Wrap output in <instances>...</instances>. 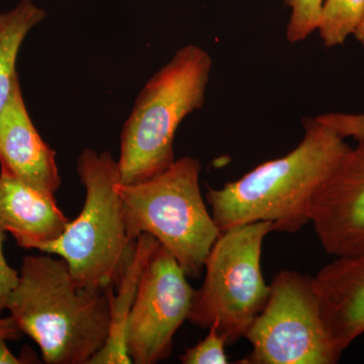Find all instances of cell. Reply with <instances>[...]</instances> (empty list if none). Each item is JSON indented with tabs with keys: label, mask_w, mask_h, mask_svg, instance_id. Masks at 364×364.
<instances>
[{
	"label": "cell",
	"mask_w": 364,
	"mask_h": 364,
	"mask_svg": "<svg viewBox=\"0 0 364 364\" xmlns=\"http://www.w3.org/2000/svg\"><path fill=\"white\" fill-rule=\"evenodd\" d=\"M0 165L1 171L46 196H55L61 186L56 152L33 126L18 79L0 112Z\"/></svg>",
	"instance_id": "30bf717a"
},
{
	"label": "cell",
	"mask_w": 364,
	"mask_h": 364,
	"mask_svg": "<svg viewBox=\"0 0 364 364\" xmlns=\"http://www.w3.org/2000/svg\"><path fill=\"white\" fill-rule=\"evenodd\" d=\"M364 18V0H323L317 32L325 47L343 45Z\"/></svg>",
	"instance_id": "9a60e30c"
},
{
	"label": "cell",
	"mask_w": 364,
	"mask_h": 364,
	"mask_svg": "<svg viewBox=\"0 0 364 364\" xmlns=\"http://www.w3.org/2000/svg\"><path fill=\"white\" fill-rule=\"evenodd\" d=\"M226 339L218 331L217 326L208 328L205 338L198 342L195 346L186 348L181 356L183 364H228Z\"/></svg>",
	"instance_id": "e0dca14e"
},
{
	"label": "cell",
	"mask_w": 364,
	"mask_h": 364,
	"mask_svg": "<svg viewBox=\"0 0 364 364\" xmlns=\"http://www.w3.org/2000/svg\"><path fill=\"white\" fill-rule=\"evenodd\" d=\"M322 2L323 0H286L291 9L287 28L289 43L303 42L317 31Z\"/></svg>",
	"instance_id": "2e32d148"
},
{
	"label": "cell",
	"mask_w": 364,
	"mask_h": 364,
	"mask_svg": "<svg viewBox=\"0 0 364 364\" xmlns=\"http://www.w3.org/2000/svg\"><path fill=\"white\" fill-rule=\"evenodd\" d=\"M112 289H81L63 259L26 256L6 310L48 364H90L111 328Z\"/></svg>",
	"instance_id": "7a4b0ae2"
},
{
	"label": "cell",
	"mask_w": 364,
	"mask_h": 364,
	"mask_svg": "<svg viewBox=\"0 0 364 364\" xmlns=\"http://www.w3.org/2000/svg\"><path fill=\"white\" fill-rule=\"evenodd\" d=\"M353 36L355 37V39L358 40L359 44L364 47V18L363 23L359 26V28L356 30V32L354 33Z\"/></svg>",
	"instance_id": "44dd1931"
},
{
	"label": "cell",
	"mask_w": 364,
	"mask_h": 364,
	"mask_svg": "<svg viewBox=\"0 0 364 364\" xmlns=\"http://www.w3.org/2000/svg\"><path fill=\"white\" fill-rule=\"evenodd\" d=\"M274 232L272 223L255 222L220 234L205 262L203 286L196 291L188 321L218 331L234 345L245 337L249 326L262 311L270 287L263 277V241Z\"/></svg>",
	"instance_id": "8992f818"
},
{
	"label": "cell",
	"mask_w": 364,
	"mask_h": 364,
	"mask_svg": "<svg viewBox=\"0 0 364 364\" xmlns=\"http://www.w3.org/2000/svg\"><path fill=\"white\" fill-rule=\"evenodd\" d=\"M6 232L0 226V316L6 310L7 299L18 280V272L7 262L4 252V243Z\"/></svg>",
	"instance_id": "d6986e66"
},
{
	"label": "cell",
	"mask_w": 364,
	"mask_h": 364,
	"mask_svg": "<svg viewBox=\"0 0 364 364\" xmlns=\"http://www.w3.org/2000/svg\"><path fill=\"white\" fill-rule=\"evenodd\" d=\"M304 129L303 140L289 154L208 189L205 198L221 233L255 222L296 233L310 223L314 196L350 146L317 117H306Z\"/></svg>",
	"instance_id": "6da1fadb"
},
{
	"label": "cell",
	"mask_w": 364,
	"mask_h": 364,
	"mask_svg": "<svg viewBox=\"0 0 364 364\" xmlns=\"http://www.w3.org/2000/svg\"><path fill=\"white\" fill-rule=\"evenodd\" d=\"M68 219L55 196H46L0 171V226L21 248L38 249L58 239Z\"/></svg>",
	"instance_id": "7c38bea8"
},
{
	"label": "cell",
	"mask_w": 364,
	"mask_h": 364,
	"mask_svg": "<svg viewBox=\"0 0 364 364\" xmlns=\"http://www.w3.org/2000/svg\"><path fill=\"white\" fill-rule=\"evenodd\" d=\"M313 284L326 327L343 353L364 333V252L336 257Z\"/></svg>",
	"instance_id": "8fae6325"
},
{
	"label": "cell",
	"mask_w": 364,
	"mask_h": 364,
	"mask_svg": "<svg viewBox=\"0 0 364 364\" xmlns=\"http://www.w3.org/2000/svg\"><path fill=\"white\" fill-rule=\"evenodd\" d=\"M200 169V160L186 156L148 181L117 184L132 240L150 234L195 279L221 234L203 202Z\"/></svg>",
	"instance_id": "5b68a950"
},
{
	"label": "cell",
	"mask_w": 364,
	"mask_h": 364,
	"mask_svg": "<svg viewBox=\"0 0 364 364\" xmlns=\"http://www.w3.org/2000/svg\"><path fill=\"white\" fill-rule=\"evenodd\" d=\"M212 65L205 49L186 45L144 86L122 132L119 183L148 181L173 164L177 129L202 109Z\"/></svg>",
	"instance_id": "3957f363"
},
{
	"label": "cell",
	"mask_w": 364,
	"mask_h": 364,
	"mask_svg": "<svg viewBox=\"0 0 364 364\" xmlns=\"http://www.w3.org/2000/svg\"><path fill=\"white\" fill-rule=\"evenodd\" d=\"M267 304L249 326L252 350L241 364H335L342 353L323 318L313 277L282 270L273 277Z\"/></svg>",
	"instance_id": "52a82bcc"
},
{
	"label": "cell",
	"mask_w": 364,
	"mask_h": 364,
	"mask_svg": "<svg viewBox=\"0 0 364 364\" xmlns=\"http://www.w3.org/2000/svg\"><path fill=\"white\" fill-rule=\"evenodd\" d=\"M23 334L13 318H0V364L26 363L25 359L14 355L7 346L9 340H18Z\"/></svg>",
	"instance_id": "ffe728a7"
},
{
	"label": "cell",
	"mask_w": 364,
	"mask_h": 364,
	"mask_svg": "<svg viewBox=\"0 0 364 364\" xmlns=\"http://www.w3.org/2000/svg\"><path fill=\"white\" fill-rule=\"evenodd\" d=\"M77 172L85 188L82 210L56 240L38 250L58 255L81 289L107 291L117 286L130 262L136 241L127 231L117 163L109 152L86 149Z\"/></svg>",
	"instance_id": "277c9868"
},
{
	"label": "cell",
	"mask_w": 364,
	"mask_h": 364,
	"mask_svg": "<svg viewBox=\"0 0 364 364\" xmlns=\"http://www.w3.org/2000/svg\"><path fill=\"white\" fill-rule=\"evenodd\" d=\"M186 277L172 254L158 246L141 275L124 329L132 363L155 364L169 358L195 298Z\"/></svg>",
	"instance_id": "ba28073f"
},
{
	"label": "cell",
	"mask_w": 364,
	"mask_h": 364,
	"mask_svg": "<svg viewBox=\"0 0 364 364\" xmlns=\"http://www.w3.org/2000/svg\"><path fill=\"white\" fill-rule=\"evenodd\" d=\"M46 16L45 9L33 0H21L11 11L0 13V112L18 79L16 61L21 45Z\"/></svg>",
	"instance_id": "5bb4252c"
},
{
	"label": "cell",
	"mask_w": 364,
	"mask_h": 364,
	"mask_svg": "<svg viewBox=\"0 0 364 364\" xmlns=\"http://www.w3.org/2000/svg\"><path fill=\"white\" fill-rule=\"evenodd\" d=\"M340 158L311 205L310 223L326 252H364V139Z\"/></svg>",
	"instance_id": "9c48e42d"
},
{
	"label": "cell",
	"mask_w": 364,
	"mask_h": 364,
	"mask_svg": "<svg viewBox=\"0 0 364 364\" xmlns=\"http://www.w3.org/2000/svg\"><path fill=\"white\" fill-rule=\"evenodd\" d=\"M159 245V242L150 234L143 233L136 238L133 256L117 284V294H114L112 291L109 296L111 328L109 338L104 348L92 358L90 364L132 363L124 345L127 320L136 299L141 275Z\"/></svg>",
	"instance_id": "4fadbf2b"
},
{
	"label": "cell",
	"mask_w": 364,
	"mask_h": 364,
	"mask_svg": "<svg viewBox=\"0 0 364 364\" xmlns=\"http://www.w3.org/2000/svg\"><path fill=\"white\" fill-rule=\"evenodd\" d=\"M316 117L341 138H352L355 141L364 139V114L332 112Z\"/></svg>",
	"instance_id": "ac0fdd59"
}]
</instances>
